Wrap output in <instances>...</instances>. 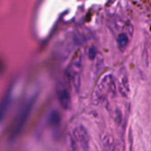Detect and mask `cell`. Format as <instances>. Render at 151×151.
I'll return each instance as SVG.
<instances>
[{
	"label": "cell",
	"instance_id": "obj_1",
	"mask_svg": "<svg viewBox=\"0 0 151 151\" xmlns=\"http://www.w3.org/2000/svg\"><path fill=\"white\" fill-rule=\"evenodd\" d=\"M35 104V96H33L23 103L15 115L12 124L8 129V139L9 141H14L21 134Z\"/></svg>",
	"mask_w": 151,
	"mask_h": 151
},
{
	"label": "cell",
	"instance_id": "obj_2",
	"mask_svg": "<svg viewBox=\"0 0 151 151\" xmlns=\"http://www.w3.org/2000/svg\"><path fill=\"white\" fill-rule=\"evenodd\" d=\"M117 93V86L116 81L112 75L104 76L101 81L99 82L96 91V98L98 101H104L107 96H114Z\"/></svg>",
	"mask_w": 151,
	"mask_h": 151
},
{
	"label": "cell",
	"instance_id": "obj_3",
	"mask_svg": "<svg viewBox=\"0 0 151 151\" xmlns=\"http://www.w3.org/2000/svg\"><path fill=\"white\" fill-rule=\"evenodd\" d=\"M71 146L73 150H87L89 148V136L83 126L74 127L71 135Z\"/></svg>",
	"mask_w": 151,
	"mask_h": 151
},
{
	"label": "cell",
	"instance_id": "obj_4",
	"mask_svg": "<svg viewBox=\"0 0 151 151\" xmlns=\"http://www.w3.org/2000/svg\"><path fill=\"white\" fill-rule=\"evenodd\" d=\"M81 55L78 53L73 59L69 68L66 72L67 78L73 86V88L78 90L81 86Z\"/></svg>",
	"mask_w": 151,
	"mask_h": 151
},
{
	"label": "cell",
	"instance_id": "obj_5",
	"mask_svg": "<svg viewBox=\"0 0 151 151\" xmlns=\"http://www.w3.org/2000/svg\"><path fill=\"white\" fill-rule=\"evenodd\" d=\"M57 94L60 105L65 110H68L71 106V96L68 89L64 86H58L57 88Z\"/></svg>",
	"mask_w": 151,
	"mask_h": 151
},
{
	"label": "cell",
	"instance_id": "obj_6",
	"mask_svg": "<svg viewBox=\"0 0 151 151\" xmlns=\"http://www.w3.org/2000/svg\"><path fill=\"white\" fill-rule=\"evenodd\" d=\"M11 100H12V88L10 87V88L7 90V92L4 94V96L2 97L0 101V121L4 119V115L6 114L9 109Z\"/></svg>",
	"mask_w": 151,
	"mask_h": 151
},
{
	"label": "cell",
	"instance_id": "obj_7",
	"mask_svg": "<svg viewBox=\"0 0 151 151\" xmlns=\"http://www.w3.org/2000/svg\"><path fill=\"white\" fill-rule=\"evenodd\" d=\"M119 91L121 94L122 96L127 98L130 93V86L127 75L126 73H123L120 75V78L119 80Z\"/></svg>",
	"mask_w": 151,
	"mask_h": 151
},
{
	"label": "cell",
	"instance_id": "obj_8",
	"mask_svg": "<svg viewBox=\"0 0 151 151\" xmlns=\"http://www.w3.org/2000/svg\"><path fill=\"white\" fill-rule=\"evenodd\" d=\"M103 146L105 150H120L119 147L117 145V142L115 141L114 137L111 134H106L103 137Z\"/></svg>",
	"mask_w": 151,
	"mask_h": 151
},
{
	"label": "cell",
	"instance_id": "obj_9",
	"mask_svg": "<svg viewBox=\"0 0 151 151\" xmlns=\"http://www.w3.org/2000/svg\"><path fill=\"white\" fill-rule=\"evenodd\" d=\"M117 42H118V44L120 49H125L129 43V38L127 34L122 33V34L119 35V36L117 38Z\"/></svg>",
	"mask_w": 151,
	"mask_h": 151
},
{
	"label": "cell",
	"instance_id": "obj_10",
	"mask_svg": "<svg viewBox=\"0 0 151 151\" xmlns=\"http://www.w3.org/2000/svg\"><path fill=\"white\" fill-rule=\"evenodd\" d=\"M50 123L54 127H58L60 125V117L57 111H53L50 117Z\"/></svg>",
	"mask_w": 151,
	"mask_h": 151
},
{
	"label": "cell",
	"instance_id": "obj_11",
	"mask_svg": "<svg viewBox=\"0 0 151 151\" xmlns=\"http://www.w3.org/2000/svg\"><path fill=\"white\" fill-rule=\"evenodd\" d=\"M96 50L95 48H90L89 50H88V58L90 59H95L96 58Z\"/></svg>",
	"mask_w": 151,
	"mask_h": 151
}]
</instances>
